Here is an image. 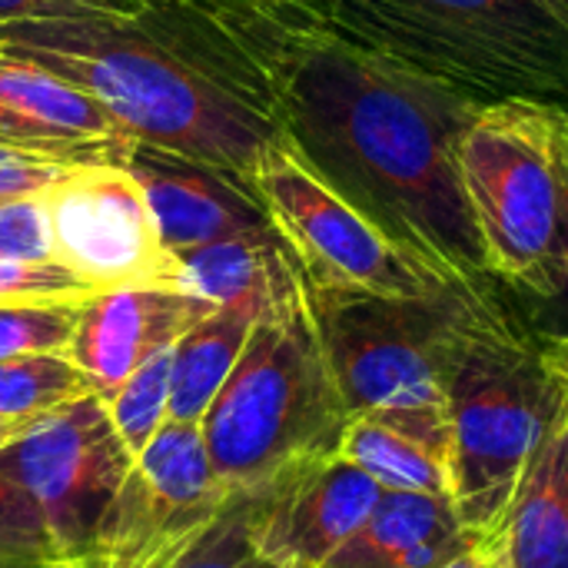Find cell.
<instances>
[{"mask_svg": "<svg viewBox=\"0 0 568 568\" xmlns=\"http://www.w3.org/2000/svg\"><path fill=\"white\" fill-rule=\"evenodd\" d=\"M150 7L393 240L456 283L489 280L456 173L476 100L336 37L286 0Z\"/></svg>", "mask_w": 568, "mask_h": 568, "instance_id": "1", "label": "cell"}, {"mask_svg": "<svg viewBox=\"0 0 568 568\" xmlns=\"http://www.w3.org/2000/svg\"><path fill=\"white\" fill-rule=\"evenodd\" d=\"M0 47L90 93L136 143L250 176L283 133L153 7L0 23Z\"/></svg>", "mask_w": 568, "mask_h": 568, "instance_id": "2", "label": "cell"}, {"mask_svg": "<svg viewBox=\"0 0 568 568\" xmlns=\"http://www.w3.org/2000/svg\"><path fill=\"white\" fill-rule=\"evenodd\" d=\"M349 409L320 346L310 290L296 273L256 316L246 346L200 419L210 466L230 496L339 456Z\"/></svg>", "mask_w": 568, "mask_h": 568, "instance_id": "3", "label": "cell"}, {"mask_svg": "<svg viewBox=\"0 0 568 568\" xmlns=\"http://www.w3.org/2000/svg\"><path fill=\"white\" fill-rule=\"evenodd\" d=\"M313 23L476 103L568 110V30L546 0H286Z\"/></svg>", "mask_w": 568, "mask_h": 568, "instance_id": "4", "label": "cell"}, {"mask_svg": "<svg viewBox=\"0 0 568 568\" xmlns=\"http://www.w3.org/2000/svg\"><path fill=\"white\" fill-rule=\"evenodd\" d=\"M456 173L486 276L529 303L568 276V110L513 97L479 103L456 146Z\"/></svg>", "mask_w": 568, "mask_h": 568, "instance_id": "5", "label": "cell"}, {"mask_svg": "<svg viewBox=\"0 0 568 568\" xmlns=\"http://www.w3.org/2000/svg\"><path fill=\"white\" fill-rule=\"evenodd\" d=\"M568 413V393L542 346L526 339L496 306L456 353L446 379L453 433V506L486 539L529 459Z\"/></svg>", "mask_w": 568, "mask_h": 568, "instance_id": "6", "label": "cell"}, {"mask_svg": "<svg viewBox=\"0 0 568 568\" xmlns=\"http://www.w3.org/2000/svg\"><path fill=\"white\" fill-rule=\"evenodd\" d=\"M306 290L323 356L349 416L446 406V379L459 346L496 310L486 286L419 300Z\"/></svg>", "mask_w": 568, "mask_h": 568, "instance_id": "7", "label": "cell"}, {"mask_svg": "<svg viewBox=\"0 0 568 568\" xmlns=\"http://www.w3.org/2000/svg\"><path fill=\"white\" fill-rule=\"evenodd\" d=\"M250 190L313 290L419 300L466 286L393 240L376 220L326 183L283 136L260 156Z\"/></svg>", "mask_w": 568, "mask_h": 568, "instance_id": "8", "label": "cell"}, {"mask_svg": "<svg viewBox=\"0 0 568 568\" xmlns=\"http://www.w3.org/2000/svg\"><path fill=\"white\" fill-rule=\"evenodd\" d=\"M133 466L106 403L80 396L0 449V473L30 493L67 562L93 566L103 516Z\"/></svg>", "mask_w": 568, "mask_h": 568, "instance_id": "9", "label": "cell"}, {"mask_svg": "<svg viewBox=\"0 0 568 568\" xmlns=\"http://www.w3.org/2000/svg\"><path fill=\"white\" fill-rule=\"evenodd\" d=\"M50 260L90 290L176 286L180 263L160 240L140 183L120 163L70 166L43 193Z\"/></svg>", "mask_w": 568, "mask_h": 568, "instance_id": "10", "label": "cell"}, {"mask_svg": "<svg viewBox=\"0 0 568 568\" xmlns=\"http://www.w3.org/2000/svg\"><path fill=\"white\" fill-rule=\"evenodd\" d=\"M196 423H166L113 496L93 568H153L190 546L226 506Z\"/></svg>", "mask_w": 568, "mask_h": 568, "instance_id": "11", "label": "cell"}, {"mask_svg": "<svg viewBox=\"0 0 568 568\" xmlns=\"http://www.w3.org/2000/svg\"><path fill=\"white\" fill-rule=\"evenodd\" d=\"M383 486L343 456L306 463L250 496L256 549L280 568H323L369 519Z\"/></svg>", "mask_w": 568, "mask_h": 568, "instance_id": "12", "label": "cell"}, {"mask_svg": "<svg viewBox=\"0 0 568 568\" xmlns=\"http://www.w3.org/2000/svg\"><path fill=\"white\" fill-rule=\"evenodd\" d=\"M0 146L60 166H123L136 140L80 87L0 50Z\"/></svg>", "mask_w": 568, "mask_h": 568, "instance_id": "13", "label": "cell"}, {"mask_svg": "<svg viewBox=\"0 0 568 568\" xmlns=\"http://www.w3.org/2000/svg\"><path fill=\"white\" fill-rule=\"evenodd\" d=\"M216 306L176 286H116L80 303L67 356L83 369L93 396L110 399L150 356L170 349Z\"/></svg>", "mask_w": 568, "mask_h": 568, "instance_id": "14", "label": "cell"}, {"mask_svg": "<svg viewBox=\"0 0 568 568\" xmlns=\"http://www.w3.org/2000/svg\"><path fill=\"white\" fill-rule=\"evenodd\" d=\"M123 166L140 183L170 253L233 236L273 233L256 193L226 170L146 143H136Z\"/></svg>", "mask_w": 568, "mask_h": 568, "instance_id": "15", "label": "cell"}, {"mask_svg": "<svg viewBox=\"0 0 568 568\" xmlns=\"http://www.w3.org/2000/svg\"><path fill=\"white\" fill-rule=\"evenodd\" d=\"M339 456L386 493L453 499V433L446 406H396L356 413Z\"/></svg>", "mask_w": 568, "mask_h": 568, "instance_id": "16", "label": "cell"}, {"mask_svg": "<svg viewBox=\"0 0 568 568\" xmlns=\"http://www.w3.org/2000/svg\"><path fill=\"white\" fill-rule=\"evenodd\" d=\"M476 539L449 496L383 493L369 519L323 568H439Z\"/></svg>", "mask_w": 568, "mask_h": 568, "instance_id": "17", "label": "cell"}, {"mask_svg": "<svg viewBox=\"0 0 568 568\" xmlns=\"http://www.w3.org/2000/svg\"><path fill=\"white\" fill-rule=\"evenodd\" d=\"M483 542L499 568H568V413L529 459L499 526Z\"/></svg>", "mask_w": 568, "mask_h": 568, "instance_id": "18", "label": "cell"}, {"mask_svg": "<svg viewBox=\"0 0 568 568\" xmlns=\"http://www.w3.org/2000/svg\"><path fill=\"white\" fill-rule=\"evenodd\" d=\"M263 303H236L216 306L203 316L193 329H186L173 343L170 363V419L173 423H196L206 416L210 403L230 379L246 336L263 313Z\"/></svg>", "mask_w": 568, "mask_h": 568, "instance_id": "19", "label": "cell"}, {"mask_svg": "<svg viewBox=\"0 0 568 568\" xmlns=\"http://www.w3.org/2000/svg\"><path fill=\"white\" fill-rule=\"evenodd\" d=\"M93 386L67 353H40L0 363V416L43 419L53 409L90 396Z\"/></svg>", "mask_w": 568, "mask_h": 568, "instance_id": "20", "label": "cell"}, {"mask_svg": "<svg viewBox=\"0 0 568 568\" xmlns=\"http://www.w3.org/2000/svg\"><path fill=\"white\" fill-rule=\"evenodd\" d=\"M170 363H173V346L150 356L140 369H133V376L110 399H103L110 423L133 459L170 423Z\"/></svg>", "mask_w": 568, "mask_h": 568, "instance_id": "21", "label": "cell"}, {"mask_svg": "<svg viewBox=\"0 0 568 568\" xmlns=\"http://www.w3.org/2000/svg\"><path fill=\"white\" fill-rule=\"evenodd\" d=\"M153 568H280L253 542L250 496H233L230 506L176 556Z\"/></svg>", "mask_w": 568, "mask_h": 568, "instance_id": "22", "label": "cell"}, {"mask_svg": "<svg viewBox=\"0 0 568 568\" xmlns=\"http://www.w3.org/2000/svg\"><path fill=\"white\" fill-rule=\"evenodd\" d=\"M80 303H10L0 306V363L40 353H67Z\"/></svg>", "mask_w": 568, "mask_h": 568, "instance_id": "23", "label": "cell"}, {"mask_svg": "<svg viewBox=\"0 0 568 568\" xmlns=\"http://www.w3.org/2000/svg\"><path fill=\"white\" fill-rule=\"evenodd\" d=\"M40 562H60V549L30 493L0 473V566Z\"/></svg>", "mask_w": 568, "mask_h": 568, "instance_id": "24", "label": "cell"}, {"mask_svg": "<svg viewBox=\"0 0 568 568\" xmlns=\"http://www.w3.org/2000/svg\"><path fill=\"white\" fill-rule=\"evenodd\" d=\"M87 283L67 273L60 263L43 260H3L0 256V306L10 303H83L93 296Z\"/></svg>", "mask_w": 568, "mask_h": 568, "instance_id": "25", "label": "cell"}, {"mask_svg": "<svg viewBox=\"0 0 568 568\" xmlns=\"http://www.w3.org/2000/svg\"><path fill=\"white\" fill-rule=\"evenodd\" d=\"M0 256L3 260H50V233L40 196L0 200Z\"/></svg>", "mask_w": 568, "mask_h": 568, "instance_id": "26", "label": "cell"}, {"mask_svg": "<svg viewBox=\"0 0 568 568\" xmlns=\"http://www.w3.org/2000/svg\"><path fill=\"white\" fill-rule=\"evenodd\" d=\"M153 0H0V23L13 20H57V17H143Z\"/></svg>", "mask_w": 568, "mask_h": 568, "instance_id": "27", "label": "cell"}, {"mask_svg": "<svg viewBox=\"0 0 568 568\" xmlns=\"http://www.w3.org/2000/svg\"><path fill=\"white\" fill-rule=\"evenodd\" d=\"M70 166L47 163L27 153H13L0 146V200L40 196L53 180H60Z\"/></svg>", "mask_w": 568, "mask_h": 568, "instance_id": "28", "label": "cell"}, {"mask_svg": "<svg viewBox=\"0 0 568 568\" xmlns=\"http://www.w3.org/2000/svg\"><path fill=\"white\" fill-rule=\"evenodd\" d=\"M536 316V336L539 339H566L568 336V276L562 283V290L546 300V303H536L532 310Z\"/></svg>", "mask_w": 568, "mask_h": 568, "instance_id": "29", "label": "cell"}, {"mask_svg": "<svg viewBox=\"0 0 568 568\" xmlns=\"http://www.w3.org/2000/svg\"><path fill=\"white\" fill-rule=\"evenodd\" d=\"M439 568H499L496 556L489 552V546L483 539H476L466 552H459L456 559H449L446 566Z\"/></svg>", "mask_w": 568, "mask_h": 568, "instance_id": "30", "label": "cell"}, {"mask_svg": "<svg viewBox=\"0 0 568 568\" xmlns=\"http://www.w3.org/2000/svg\"><path fill=\"white\" fill-rule=\"evenodd\" d=\"M539 346H542L546 363L556 369V376L562 379V386H566L568 393V336L566 339H539Z\"/></svg>", "mask_w": 568, "mask_h": 568, "instance_id": "31", "label": "cell"}, {"mask_svg": "<svg viewBox=\"0 0 568 568\" xmlns=\"http://www.w3.org/2000/svg\"><path fill=\"white\" fill-rule=\"evenodd\" d=\"M33 423H37V419H3V416H0V449H3L7 443H13L20 433H27Z\"/></svg>", "mask_w": 568, "mask_h": 568, "instance_id": "32", "label": "cell"}, {"mask_svg": "<svg viewBox=\"0 0 568 568\" xmlns=\"http://www.w3.org/2000/svg\"><path fill=\"white\" fill-rule=\"evenodd\" d=\"M186 7H226V3H273V0H173Z\"/></svg>", "mask_w": 568, "mask_h": 568, "instance_id": "33", "label": "cell"}, {"mask_svg": "<svg viewBox=\"0 0 568 568\" xmlns=\"http://www.w3.org/2000/svg\"><path fill=\"white\" fill-rule=\"evenodd\" d=\"M0 568H93V566H87V562H40V566H0Z\"/></svg>", "mask_w": 568, "mask_h": 568, "instance_id": "34", "label": "cell"}, {"mask_svg": "<svg viewBox=\"0 0 568 568\" xmlns=\"http://www.w3.org/2000/svg\"><path fill=\"white\" fill-rule=\"evenodd\" d=\"M546 3H549V7L556 10V17L562 20V27L568 30V0H546Z\"/></svg>", "mask_w": 568, "mask_h": 568, "instance_id": "35", "label": "cell"}, {"mask_svg": "<svg viewBox=\"0 0 568 568\" xmlns=\"http://www.w3.org/2000/svg\"><path fill=\"white\" fill-rule=\"evenodd\" d=\"M0 50H3V47H0Z\"/></svg>", "mask_w": 568, "mask_h": 568, "instance_id": "36", "label": "cell"}]
</instances>
